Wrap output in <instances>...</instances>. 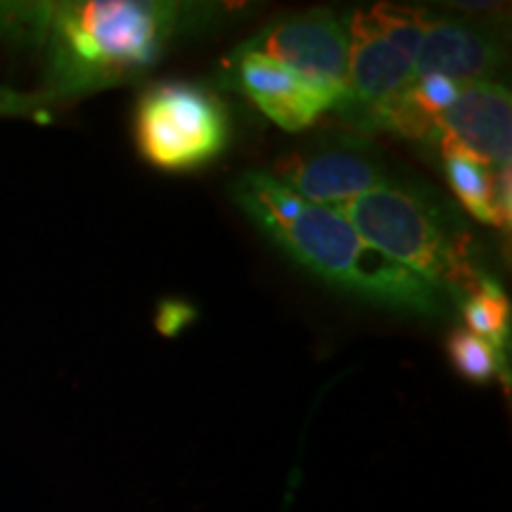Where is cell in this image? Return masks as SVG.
Returning a JSON list of instances; mask_svg holds the SVG:
<instances>
[{"label":"cell","mask_w":512,"mask_h":512,"mask_svg":"<svg viewBox=\"0 0 512 512\" xmlns=\"http://www.w3.org/2000/svg\"><path fill=\"white\" fill-rule=\"evenodd\" d=\"M349 81L344 107L358 126H368L382 107L394 102L415 83L413 62L375 29L368 10H354L347 17Z\"/></svg>","instance_id":"cell-8"},{"label":"cell","mask_w":512,"mask_h":512,"mask_svg":"<svg viewBox=\"0 0 512 512\" xmlns=\"http://www.w3.org/2000/svg\"><path fill=\"white\" fill-rule=\"evenodd\" d=\"M335 211L368 245L439 292L470 294L482 280L470 264L465 228L432 190L387 181Z\"/></svg>","instance_id":"cell-3"},{"label":"cell","mask_w":512,"mask_h":512,"mask_svg":"<svg viewBox=\"0 0 512 512\" xmlns=\"http://www.w3.org/2000/svg\"><path fill=\"white\" fill-rule=\"evenodd\" d=\"M273 178L318 207H342L387 183L384 166L366 147H325L278 164Z\"/></svg>","instance_id":"cell-9"},{"label":"cell","mask_w":512,"mask_h":512,"mask_svg":"<svg viewBox=\"0 0 512 512\" xmlns=\"http://www.w3.org/2000/svg\"><path fill=\"white\" fill-rule=\"evenodd\" d=\"M41 107L43 100L0 88V114H5V117H29V114H36Z\"/></svg>","instance_id":"cell-18"},{"label":"cell","mask_w":512,"mask_h":512,"mask_svg":"<svg viewBox=\"0 0 512 512\" xmlns=\"http://www.w3.org/2000/svg\"><path fill=\"white\" fill-rule=\"evenodd\" d=\"M233 74L240 91L285 131H304L320 114L347 100V88L309 79L297 69L242 48L235 53Z\"/></svg>","instance_id":"cell-5"},{"label":"cell","mask_w":512,"mask_h":512,"mask_svg":"<svg viewBox=\"0 0 512 512\" xmlns=\"http://www.w3.org/2000/svg\"><path fill=\"white\" fill-rule=\"evenodd\" d=\"M437 143L446 155L470 157L484 166H510L512 98L494 81L463 83L456 102L437 117Z\"/></svg>","instance_id":"cell-6"},{"label":"cell","mask_w":512,"mask_h":512,"mask_svg":"<svg viewBox=\"0 0 512 512\" xmlns=\"http://www.w3.org/2000/svg\"><path fill=\"white\" fill-rule=\"evenodd\" d=\"M207 8L166 0H74L0 5V36L43 48L48 91L74 98L147 72Z\"/></svg>","instance_id":"cell-1"},{"label":"cell","mask_w":512,"mask_h":512,"mask_svg":"<svg viewBox=\"0 0 512 512\" xmlns=\"http://www.w3.org/2000/svg\"><path fill=\"white\" fill-rule=\"evenodd\" d=\"M242 50L271 57L309 79L347 88L349 41L344 24L328 10H311L271 24Z\"/></svg>","instance_id":"cell-7"},{"label":"cell","mask_w":512,"mask_h":512,"mask_svg":"<svg viewBox=\"0 0 512 512\" xmlns=\"http://www.w3.org/2000/svg\"><path fill=\"white\" fill-rule=\"evenodd\" d=\"M373 19L375 29L387 38L408 62L415 60L418 55L422 38L432 24V15L427 10L418 8H401V5L380 3L368 10Z\"/></svg>","instance_id":"cell-13"},{"label":"cell","mask_w":512,"mask_h":512,"mask_svg":"<svg viewBox=\"0 0 512 512\" xmlns=\"http://www.w3.org/2000/svg\"><path fill=\"white\" fill-rule=\"evenodd\" d=\"M460 88H463V83H456L439 74H427L415 79L413 86L408 88V95H411L415 107L422 114L437 119L441 112L448 110L456 102Z\"/></svg>","instance_id":"cell-15"},{"label":"cell","mask_w":512,"mask_h":512,"mask_svg":"<svg viewBox=\"0 0 512 512\" xmlns=\"http://www.w3.org/2000/svg\"><path fill=\"white\" fill-rule=\"evenodd\" d=\"M448 356L453 368L470 382H489L501 373V351L467 330H456L448 337Z\"/></svg>","instance_id":"cell-14"},{"label":"cell","mask_w":512,"mask_h":512,"mask_svg":"<svg viewBox=\"0 0 512 512\" xmlns=\"http://www.w3.org/2000/svg\"><path fill=\"white\" fill-rule=\"evenodd\" d=\"M230 192L280 252L335 290L415 316L441 311L437 287L377 252L335 209L302 200L264 171L242 174Z\"/></svg>","instance_id":"cell-2"},{"label":"cell","mask_w":512,"mask_h":512,"mask_svg":"<svg viewBox=\"0 0 512 512\" xmlns=\"http://www.w3.org/2000/svg\"><path fill=\"white\" fill-rule=\"evenodd\" d=\"M510 166H501L491 174V226L510 230L512 200H510Z\"/></svg>","instance_id":"cell-16"},{"label":"cell","mask_w":512,"mask_h":512,"mask_svg":"<svg viewBox=\"0 0 512 512\" xmlns=\"http://www.w3.org/2000/svg\"><path fill=\"white\" fill-rule=\"evenodd\" d=\"M503 64V46L489 31L456 19H434L413 60L415 79L439 74L456 83L489 81Z\"/></svg>","instance_id":"cell-10"},{"label":"cell","mask_w":512,"mask_h":512,"mask_svg":"<svg viewBox=\"0 0 512 512\" xmlns=\"http://www.w3.org/2000/svg\"><path fill=\"white\" fill-rule=\"evenodd\" d=\"M195 316H197V311L192 309L190 304L181 302V299H166V302L159 304L155 325L162 335L174 337L185 328V325L192 323Z\"/></svg>","instance_id":"cell-17"},{"label":"cell","mask_w":512,"mask_h":512,"mask_svg":"<svg viewBox=\"0 0 512 512\" xmlns=\"http://www.w3.org/2000/svg\"><path fill=\"white\" fill-rule=\"evenodd\" d=\"M467 332L486 339L491 347L501 351L510 332V302L494 283L482 278L479 285L467 294L463 304Z\"/></svg>","instance_id":"cell-11"},{"label":"cell","mask_w":512,"mask_h":512,"mask_svg":"<svg viewBox=\"0 0 512 512\" xmlns=\"http://www.w3.org/2000/svg\"><path fill=\"white\" fill-rule=\"evenodd\" d=\"M446 178L453 195L475 221L491 223V169L470 157L446 155Z\"/></svg>","instance_id":"cell-12"},{"label":"cell","mask_w":512,"mask_h":512,"mask_svg":"<svg viewBox=\"0 0 512 512\" xmlns=\"http://www.w3.org/2000/svg\"><path fill=\"white\" fill-rule=\"evenodd\" d=\"M230 119L223 102L192 83H159L140 95L136 143L147 164L162 171H192L228 147Z\"/></svg>","instance_id":"cell-4"}]
</instances>
